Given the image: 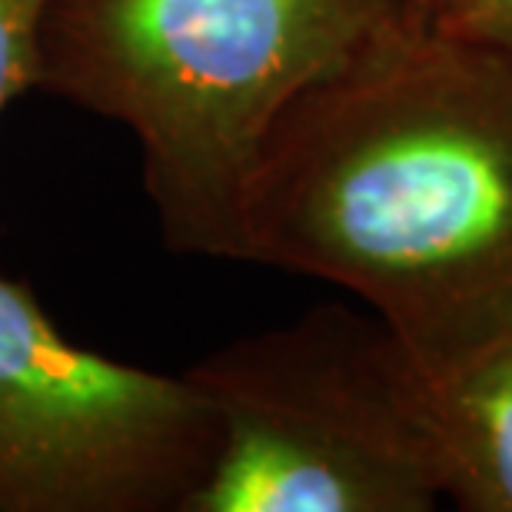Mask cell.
I'll return each mask as SVG.
<instances>
[{"label":"cell","instance_id":"6da1fadb","mask_svg":"<svg viewBox=\"0 0 512 512\" xmlns=\"http://www.w3.org/2000/svg\"><path fill=\"white\" fill-rule=\"evenodd\" d=\"M237 260L360 296L423 373L512 333V54L386 24L276 120Z\"/></svg>","mask_w":512,"mask_h":512},{"label":"cell","instance_id":"7a4b0ae2","mask_svg":"<svg viewBox=\"0 0 512 512\" xmlns=\"http://www.w3.org/2000/svg\"><path fill=\"white\" fill-rule=\"evenodd\" d=\"M403 14L396 0H47L37 87L137 137L170 250L237 260L276 120Z\"/></svg>","mask_w":512,"mask_h":512},{"label":"cell","instance_id":"3957f363","mask_svg":"<svg viewBox=\"0 0 512 512\" xmlns=\"http://www.w3.org/2000/svg\"><path fill=\"white\" fill-rule=\"evenodd\" d=\"M183 376L220 433L187 512H429L446 499L426 376L373 310L313 306Z\"/></svg>","mask_w":512,"mask_h":512},{"label":"cell","instance_id":"277c9868","mask_svg":"<svg viewBox=\"0 0 512 512\" xmlns=\"http://www.w3.org/2000/svg\"><path fill=\"white\" fill-rule=\"evenodd\" d=\"M217 446L187 376L70 343L0 276V512H187Z\"/></svg>","mask_w":512,"mask_h":512},{"label":"cell","instance_id":"5b68a950","mask_svg":"<svg viewBox=\"0 0 512 512\" xmlns=\"http://www.w3.org/2000/svg\"><path fill=\"white\" fill-rule=\"evenodd\" d=\"M423 376L446 499L512 512V333Z\"/></svg>","mask_w":512,"mask_h":512},{"label":"cell","instance_id":"8992f818","mask_svg":"<svg viewBox=\"0 0 512 512\" xmlns=\"http://www.w3.org/2000/svg\"><path fill=\"white\" fill-rule=\"evenodd\" d=\"M44 10L47 0H0V114L37 87Z\"/></svg>","mask_w":512,"mask_h":512},{"label":"cell","instance_id":"52a82bcc","mask_svg":"<svg viewBox=\"0 0 512 512\" xmlns=\"http://www.w3.org/2000/svg\"><path fill=\"white\" fill-rule=\"evenodd\" d=\"M429 27L453 40L512 54V0H436Z\"/></svg>","mask_w":512,"mask_h":512},{"label":"cell","instance_id":"ba28073f","mask_svg":"<svg viewBox=\"0 0 512 512\" xmlns=\"http://www.w3.org/2000/svg\"><path fill=\"white\" fill-rule=\"evenodd\" d=\"M396 4L403 7L409 17H416V20H423V24H429V17H433L436 0H396Z\"/></svg>","mask_w":512,"mask_h":512}]
</instances>
